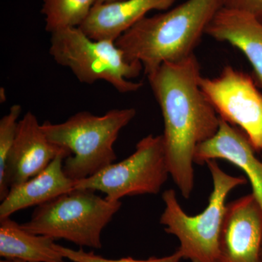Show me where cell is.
Returning <instances> with one entry per match:
<instances>
[{
  "instance_id": "1",
  "label": "cell",
  "mask_w": 262,
  "mask_h": 262,
  "mask_svg": "<svg viewBox=\"0 0 262 262\" xmlns=\"http://www.w3.org/2000/svg\"><path fill=\"white\" fill-rule=\"evenodd\" d=\"M146 77L163 114L169 173L188 199L194 188L196 148L215 136L220 117L200 87L201 67L195 55L164 63Z\"/></svg>"
},
{
  "instance_id": "2",
  "label": "cell",
  "mask_w": 262,
  "mask_h": 262,
  "mask_svg": "<svg viewBox=\"0 0 262 262\" xmlns=\"http://www.w3.org/2000/svg\"><path fill=\"white\" fill-rule=\"evenodd\" d=\"M222 7L221 0H187L164 13L144 17L115 44L127 61L140 62L148 76L164 63L183 61L194 54Z\"/></svg>"
},
{
  "instance_id": "3",
  "label": "cell",
  "mask_w": 262,
  "mask_h": 262,
  "mask_svg": "<svg viewBox=\"0 0 262 262\" xmlns=\"http://www.w3.org/2000/svg\"><path fill=\"white\" fill-rule=\"evenodd\" d=\"M134 108H114L102 116L79 112L61 123L43 122L41 126L52 142L69 150L63 170L74 182L89 178L114 163V144L120 131L135 117Z\"/></svg>"
},
{
  "instance_id": "4",
  "label": "cell",
  "mask_w": 262,
  "mask_h": 262,
  "mask_svg": "<svg viewBox=\"0 0 262 262\" xmlns=\"http://www.w3.org/2000/svg\"><path fill=\"white\" fill-rule=\"evenodd\" d=\"M213 179V190L206 209L200 214L189 215L184 212L173 189L163 192L165 208L160 223L166 233L178 238V251L183 258L191 262H218L219 237L226 208V200L231 191L247 184L244 177H232L225 173L215 160L206 162Z\"/></svg>"
},
{
  "instance_id": "5",
  "label": "cell",
  "mask_w": 262,
  "mask_h": 262,
  "mask_svg": "<svg viewBox=\"0 0 262 262\" xmlns=\"http://www.w3.org/2000/svg\"><path fill=\"white\" fill-rule=\"evenodd\" d=\"M90 189H74L36 207L22 228L31 233L63 239L77 246L102 248L101 234L122 206Z\"/></svg>"
},
{
  "instance_id": "6",
  "label": "cell",
  "mask_w": 262,
  "mask_h": 262,
  "mask_svg": "<svg viewBox=\"0 0 262 262\" xmlns=\"http://www.w3.org/2000/svg\"><path fill=\"white\" fill-rule=\"evenodd\" d=\"M49 53L58 65L70 69L82 83L105 81L121 94L142 88V82L130 81L142 72L140 62L127 61L115 42L95 40L80 27L52 33Z\"/></svg>"
},
{
  "instance_id": "7",
  "label": "cell",
  "mask_w": 262,
  "mask_h": 262,
  "mask_svg": "<svg viewBox=\"0 0 262 262\" xmlns=\"http://www.w3.org/2000/svg\"><path fill=\"white\" fill-rule=\"evenodd\" d=\"M170 176L163 135L152 134L138 142L132 155L89 178L75 182V189L99 191L110 201L126 196L156 194Z\"/></svg>"
},
{
  "instance_id": "8",
  "label": "cell",
  "mask_w": 262,
  "mask_h": 262,
  "mask_svg": "<svg viewBox=\"0 0 262 262\" xmlns=\"http://www.w3.org/2000/svg\"><path fill=\"white\" fill-rule=\"evenodd\" d=\"M200 87L219 116L244 131L255 151H262V94L252 77L226 66L218 77H201Z\"/></svg>"
},
{
  "instance_id": "9",
  "label": "cell",
  "mask_w": 262,
  "mask_h": 262,
  "mask_svg": "<svg viewBox=\"0 0 262 262\" xmlns=\"http://www.w3.org/2000/svg\"><path fill=\"white\" fill-rule=\"evenodd\" d=\"M262 209L252 193L226 205L219 237L218 262H260Z\"/></svg>"
},
{
  "instance_id": "10",
  "label": "cell",
  "mask_w": 262,
  "mask_h": 262,
  "mask_svg": "<svg viewBox=\"0 0 262 262\" xmlns=\"http://www.w3.org/2000/svg\"><path fill=\"white\" fill-rule=\"evenodd\" d=\"M58 155L69 158L70 151L48 139L37 117L28 112L19 120L16 136L8 162L5 185L9 189L35 177Z\"/></svg>"
},
{
  "instance_id": "11",
  "label": "cell",
  "mask_w": 262,
  "mask_h": 262,
  "mask_svg": "<svg viewBox=\"0 0 262 262\" xmlns=\"http://www.w3.org/2000/svg\"><path fill=\"white\" fill-rule=\"evenodd\" d=\"M255 153L244 131L220 117L215 136L196 148L194 162L203 165L208 160L222 159L238 167L247 177L252 194L262 209V162ZM261 257L262 259V248Z\"/></svg>"
},
{
  "instance_id": "12",
  "label": "cell",
  "mask_w": 262,
  "mask_h": 262,
  "mask_svg": "<svg viewBox=\"0 0 262 262\" xmlns=\"http://www.w3.org/2000/svg\"><path fill=\"white\" fill-rule=\"evenodd\" d=\"M177 0H122L95 5L81 25L86 35L95 40L115 42L123 33L152 10H168Z\"/></svg>"
},
{
  "instance_id": "13",
  "label": "cell",
  "mask_w": 262,
  "mask_h": 262,
  "mask_svg": "<svg viewBox=\"0 0 262 262\" xmlns=\"http://www.w3.org/2000/svg\"><path fill=\"white\" fill-rule=\"evenodd\" d=\"M206 34L242 52L262 88V21L259 19L244 10L222 7L208 24Z\"/></svg>"
},
{
  "instance_id": "14",
  "label": "cell",
  "mask_w": 262,
  "mask_h": 262,
  "mask_svg": "<svg viewBox=\"0 0 262 262\" xmlns=\"http://www.w3.org/2000/svg\"><path fill=\"white\" fill-rule=\"evenodd\" d=\"M65 155H58L47 168L35 177L14 187L0 205V219L8 218L15 212L39 206L74 190L75 182L63 170Z\"/></svg>"
},
{
  "instance_id": "15",
  "label": "cell",
  "mask_w": 262,
  "mask_h": 262,
  "mask_svg": "<svg viewBox=\"0 0 262 262\" xmlns=\"http://www.w3.org/2000/svg\"><path fill=\"white\" fill-rule=\"evenodd\" d=\"M55 239L31 233L10 217L0 219V256L26 262H64Z\"/></svg>"
},
{
  "instance_id": "16",
  "label": "cell",
  "mask_w": 262,
  "mask_h": 262,
  "mask_svg": "<svg viewBox=\"0 0 262 262\" xmlns=\"http://www.w3.org/2000/svg\"><path fill=\"white\" fill-rule=\"evenodd\" d=\"M96 0H43L42 13L46 16V30L80 27L87 19Z\"/></svg>"
},
{
  "instance_id": "17",
  "label": "cell",
  "mask_w": 262,
  "mask_h": 262,
  "mask_svg": "<svg viewBox=\"0 0 262 262\" xmlns=\"http://www.w3.org/2000/svg\"><path fill=\"white\" fill-rule=\"evenodd\" d=\"M22 112L20 105L14 104L9 113L0 120V201H3L9 193L5 185L7 162L14 143L18 129L19 117Z\"/></svg>"
},
{
  "instance_id": "18",
  "label": "cell",
  "mask_w": 262,
  "mask_h": 262,
  "mask_svg": "<svg viewBox=\"0 0 262 262\" xmlns=\"http://www.w3.org/2000/svg\"><path fill=\"white\" fill-rule=\"evenodd\" d=\"M56 248L63 257L68 258L73 262H180L183 258L182 253L179 252L178 250L173 254L165 257H150L146 260H138L132 257L108 259L96 255L93 252H85L82 248L80 250H73L57 244Z\"/></svg>"
},
{
  "instance_id": "19",
  "label": "cell",
  "mask_w": 262,
  "mask_h": 262,
  "mask_svg": "<svg viewBox=\"0 0 262 262\" xmlns=\"http://www.w3.org/2000/svg\"><path fill=\"white\" fill-rule=\"evenodd\" d=\"M222 7L248 12L262 21V0H221Z\"/></svg>"
},
{
  "instance_id": "20",
  "label": "cell",
  "mask_w": 262,
  "mask_h": 262,
  "mask_svg": "<svg viewBox=\"0 0 262 262\" xmlns=\"http://www.w3.org/2000/svg\"><path fill=\"white\" fill-rule=\"evenodd\" d=\"M122 0H96V5L108 4V3H116Z\"/></svg>"
},
{
  "instance_id": "21",
  "label": "cell",
  "mask_w": 262,
  "mask_h": 262,
  "mask_svg": "<svg viewBox=\"0 0 262 262\" xmlns=\"http://www.w3.org/2000/svg\"><path fill=\"white\" fill-rule=\"evenodd\" d=\"M0 98H1V103L5 102V100H6V96H5V89L3 88H1V92H0Z\"/></svg>"
},
{
  "instance_id": "22",
  "label": "cell",
  "mask_w": 262,
  "mask_h": 262,
  "mask_svg": "<svg viewBox=\"0 0 262 262\" xmlns=\"http://www.w3.org/2000/svg\"><path fill=\"white\" fill-rule=\"evenodd\" d=\"M0 262H26L19 259H8V258H5V260H2Z\"/></svg>"
},
{
  "instance_id": "23",
  "label": "cell",
  "mask_w": 262,
  "mask_h": 262,
  "mask_svg": "<svg viewBox=\"0 0 262 262\" xmlns=\"http://www.w3.org/2000/svg\"><path fill=\"white\" fill-rule=\"evenodd\" d=\"M260 262H262V259L261 260V261H260Z\"/></svg>"
}]
</instances>
